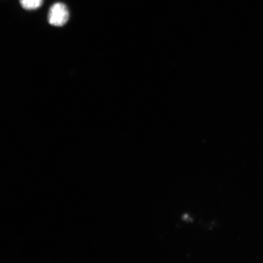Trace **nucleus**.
Instances as JSON below:
<instances>
[{
  "label": "nucleus",
  "mask_w": 263,
  "mask_h": 263,
  "mask_svg": "<svg viewBox=\"0 0 263 263\" xmlns=\"http://www.w3.org/2000/svg\"><path fill=\"white\" fill-rule=\"evenodd\" d=\"M68 9L64 3H57L52 5L48 12L49 24L60 27L67 24L69 19Z\"/></svg>",
  "instance_id": "1"
},
{
  "label": "nucleus",
  "mask_w": 263,
  "mask_h": 263,
  "mask_svg": "<svg viewBox=\"0 0 263 263\" xmlns=\"http://www.w3.org/2000/svg\"><path fill=\"white\" fill-rule=\"evenodd\" d=\"M44 0H20L22 8L26 10H35L41 7Z\"/></svg>",
  "instance_id": "2"
}]
</instances>
